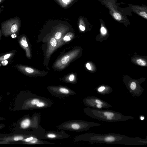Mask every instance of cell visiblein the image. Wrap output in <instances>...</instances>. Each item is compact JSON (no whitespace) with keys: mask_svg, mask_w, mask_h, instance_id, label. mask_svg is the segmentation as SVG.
Returning <instances> with one entry per match:
<instances>
[{"mask_svg":"<svg viewBox=\"0 0 147 147\" xmlns=\"http://www.w3.org/2000/svg\"><path fill=\"white\" fill-rule=\"evenodd\" d=\"M75 142L84 141L91 143L122 145H147V138L128 137L119 134L109 133L99 134L88 133L80 135L74 139Z\"/></svg>","mask_w":147,"mask_h":147,"instance_id":"obj_1","label":"cell"},{"mask_svg":"<svg viewBox=\"0 0 147 147\" xmlns=\"http://www.w3.org/2000/svg\"><path fill=\"white\" fill-rule=\"evenodd\" d=\"M83 111L87 115L91 118L107 122L125 121L134 118L133 117L125 116L120 113L111 110L88 107L84 108Z\"/></svg>","mask_w":147,"mask_h":147,"instance_id":"obj_2","label":"cell"},{"mask_svg":"<svg viewBox=\"0 0 147 147\" xmlns=\"http://www.w3.org/2000/svg\"><path fill=\"white\" fill-rule=\"evenodd\" d=\"M101 125L98 123L81 120H72L65 121L58 127L59 129L69 131H82L88 130L90 128Z\"/></svg>","mask_w":147,"mask_h":147,"instance_id":"obj_3","label":"cell"},{"mask_svg":"<svg viewBox=\"0 0 147 147\" xmlns=\"http://www.w3.org/2000/svg\"><path fill=\"white\" fill-rule=\"evenodd\" d=\"M21 26L20 19L16 16L2 22L1 30L2 35L5 36H16L19 34Z\"/></svg>","mask_w":147,"mask_h":147,"instance_id":"obj_4","label":"cell"},{"mask_svg":"<svg viewBox=\"0 0 147 147\" xmlns=\"http://www.w3.org/2000/svg\"><path fill=\"white\" fill-rule=\"evenodd\" d=\"M82 101L86 106L96 109L107 108L112 106L106 101L94 96L86 97L82 99Z\"/></svg>","mask_w":147,"mask_h":147,"instance_id":"obj_5","label":"cell"},{"mask_svg":"<svg viewBox=\"0 0 147 147\" xmlns=\"http://www.w3.org/2000/svg\"><path fill=\"white\" fill-rule=\"evenodd\" d=\"M47 89L52 95L56 97H66L76 94L75 91L65 86H50L47 87Z\"/></svg>","mask_w":147,"mask_h":147,"instance_id":"obj_6","label":"cell"},{"mask_svg":"<svg viewBox=\"0 0 147 147\" xmlns=\"http://www.w3.org/2000/svg\"><path fill=\"white\" fill-rule=\"evenodd\" d=\"M69 137L63 130L60 131L51 130L45 131L44 139L57 140L68 138Z\"/></svg>","mask_w":147,"mask_h":147,"instance_id":"obj_7","label":"cell"},{"mask_svg":"<svg viewBox=\"0 0 147 147\" xmlns=\"http://www.w3.org/2000/svg\"><path fill=\"white\" fill-rule=\"evenodd\" d=\"M18 40L21 47L25 50L27 56L29 57L30 53L29 46L26 36L24 35L18 36Z\"/></svg>","mask_w":147,"mask_h":147,"instance_id":"obj_8","label":"cell"},{"mask_svg":"<svg viewBox=\"0 0 147 147\" xmlns=\"http://www.w3.org/2000/svg\"><path fill=\"white\" fill-rule=\"evenodd\" d=\"M16 53L15 51L9 52L4 54L0 55V65L1 64L3 65H6L8 63V60L11 59L14 57Z\"/></svg>","mask_w":147,"mask_h":147,"instance_id":"obj_9","label":"cell"},{"mask_svg":"<svg viewBox=\"0 0 147 147\" xmlns=\"http://www.w3.org/2000/svg\"><path fill=\"white\" fill-rule=\"evenodd\" d=\"M96 90L98 93L104 95L110 94L113 91L110 87L105 86H99Z\"/></svg>","mask_w":147,"mask_h":147,"instance_id":"obj_10","label":"cell"},{"mask_svg":"<svg viewBox=\"0 0 147 147\" xmlns=\"http://www.w3.org/2000/svg\"><path fill=\"white\" fill-rule=\"evenodd\" d=\"M72 54L71 55H67L63 57L61 60V63L63 65L67 64L72 58Z\"/></svg>","mask_w":147,"mask_h":147,"instance_id":"obj_11","label":"cell"},{"mask_svg":"<svg viewBox=\"0 0 147 147\" xmlns=\"http://www.w3.org/2000/svg\"><path fill=\"white\" fill-rule=\"evenodd\" d=\"M136 62L139 65L142 66H145L146 64V62L144 60L141 59H138L137 60Z\"/></svg>","mask_w":147,"mask_h":147,"instance_id":"obj_12","label":"cell"},{"mask_svg":"<svg viewBox=\"0 0 147 147\" xmlns=\"http://www.w3.org/2000/svg\"><path fill=\"white\" fill-rule=\"evenodd\" d=\"M113 16L115 19L119 21L121 19V16L117 12H115L113 14Z\"/></svg>","mask_w":147,"mask_h":147,"instance_id":"obj_13","label":"cell"},{"mask_svg":"<svg viewBox=\"0 0 147 147\" xmlns=\"http://www.w3.org/2000/svg\"><path fill=\"white\" fill-rule=\"evenodd\" d=\"M50 44L53 47H55L57 45V41L54 38H52L50 41Z\"/></svg>","mask_w":147,"mask_h":147,"instance_id":"obj_14","label":"cell"},{"mask_svg":"<svg viewBox=\"0 0 147 147\" xmlns=\"http://www.w3.org/2000/svg\"><path fill=\"white\" fill-rule=\"evenodd\" d=\"M24 139V137L22 136H18L14 137L13 140L14 141H17L22 140Z\"/></svg>","mask_w":147,"mask_h":147,"instance_id":"obj_15","label":"cell"},{"mask_svg":"<svg viewBox=\"0 0 147 147\" xmlns=\"http://www.w3.org/2000/svg\"><path fill=\"white\" fill-rule=\"evenodd\" d=\"M61 36V34L60 32H57L55 34V37L57 39H60Z\"/></svg>","mask_w":147,"mask_h":147,"instance_id":"obj_16","label":"cell"},{"mask_svg":"<svg viewBox=\"0 0 147 147\" xmlns=\"http://www.w3.org/2000/svg\"><path fill=\"white\" fill-rule=\"evenodd\" d=\"M75 79V76L74 74L70 75L69 77V81L72 82L74 81Z\"/></svg>","mask_w":147,"mask_h":147,"instance_id":"obj_17","label":"cell"},{"mask_svg":"<svg viewBox=\"0 0 147 147\" xmlns=\"http://www.w3.org/2000/svg\"><path fill=\"white\" fill-rule=\"evenodd\" d=\"M140 14L142 16L146 18H147V14L145 12H141L140 13Z\"/></svg>","mask_w":147,"mask_h":147,"instance_id":"obj_18","label":"cell"},{"mask_svg":"<svg viewBox=\"0 0 147 147\" xmlns=\"http://www.w3.org/2000/svg\"><path fill=\"white\" fill-rule=\"evenodd\" d=\"M101 32L102 34H105L106 33V30L103 27L101 28Z\"/></svg>","mask_w":147,"mask_h":147,"instance_id":"obj_19","label":"cell"},{"mask_svg":"<svg viewBox=\"0 0 147 147\" xmlns=\"http://www.w3.org/2000/svg\"><path fill=\"white\" fill-rule=\"evenodd\" d=\"M70 37L67 36H65L63 38V40L66 41H69L70 40Z\"/></svg>","mask_w":147,"mask_h":147,"instance_id":"obj_20","label":"cell"},{"mask_svg":"<svg viewBox=\"0 0 147 147\" xmlns=\"http://www.w3.org/2000/svg\"><path fill=\"white\" fill-rule=\"evenodd\" d=\"M86 66L87 68L89 70H90L91 69V66L90 65V64L89 63H87L86 65Z\"/></svg>","mask_w":147,"mask_h":147,"instance_id":"obj_21","label":"cell"},{"mask_svg":"<svg viewBox=\"0 0 147 147\" xmlns=\"http://www.w3.org/2000/svg\"><path fill=\"white\" fill-rule=\"evenodd\" d=\"M79 28H80V29L82 31H84L85 30V27L84 26H83L82 25H80L79 26Z\"/></svg>","mask_w":147,"mask_h":147,"instance_id":"obj_22","label":"cell"},{"mask_svg":"<svg viewBox=\"0 0 147 147\" xmlns=\"http://www.w3.org/2000/svg\"><path fill=\"white\" fill-rule=\"evenodd\" d=\"M140 119L141 120H143L145 118H144V117L142 115V116H140Z\"/></svg>","mask_w":147,"mask_h":147,"instance_id":"obj_23","label":"cell"},{"mask_svg":"<svg viewBox=\"0 0 147 147\" xmlns=\"http://www.w3.org/2000/svg\"><path fill=\"white\" fill-rule=\"evenodd\" d=\"M3 10V7H2L0 8V15L1 13V12H2Z\"/></svg>","mask_w":147,"mask_h":147,"instance_id":"obj_24","label":"cell"},{"mask_svg":"<svg viewBox=\"0 0 147 147\" xmlns=\"http://www.w3.org/2000/svg\"><path fill=\"white\" fill-rule=\"evenodd\" d=\"M2 33L1 32V30L0 29V40L1 39V36L2 35Z\"/></svg>","mask_w":147,"mask_h":147,"instance_id":"obj_25","label":"cell"},{"mask_svg":"<svg viewBox=\"0 0 147 147\" xmlns=\"http://www.w3.org/2000/svg\"><path fill=\"white\" fill-rule=\"evenodd\" d=\"M5 0H0V4L3 3Z\"/></svg>","mask_w":147,"mask_h":147,"instance_id":"obj_26","label":"cell"},{"mask_svg":"<svg viewBox=\"0 0 147 147\" xmlns=\"http://www.w3.org/2000/svg\"><path fill=\"white\" fill-rule=\"evenodd\" d=\"M62 1L64 3H66L68 2L69 0H62Z\"/></svg>","mask_w":147,"mask_h":147,"instance_id":"obj_27","label":"cell"}]
</instances>
